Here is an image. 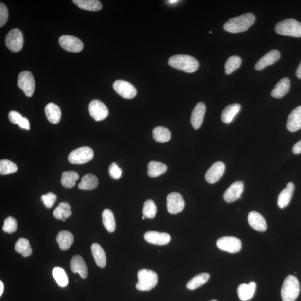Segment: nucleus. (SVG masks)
<instances>
[{"label":"nucleus","instance_id":"14","mask_svg":"<svg viewBox=\"0 0 301 301\" xmlns=\"http://www.w3.org/2000/svg\"><path fill=\"white\" fill-rule=\"evenodd\" d=\"M244 190V185L242 181H236L229 187L224 193L223 198L228 203H233L241 198Z\"/></svg>","mask_w":301,"mask_h":301},{"label":"nucleus","instance_id":"22","mask_svg":"<svg viewBox=\"0 0 301 301\" xmlns=\"http://www.w3.org/2000/svg\"><path fill=\"white\" fill-rule=\"evenodd\" d=\"M294 189V184L292 182H289L287 188L280 193L277 200V204L280 208L283 209L287 207L290 203Z\"/></svg>","mask_w":301,"mask_h":301},{"label":"nucleus","instance_id":"45","mask_svg":"<svg viewBox=\"0 0 301 301\" xmlns=\"http://www.w3.org/2000/svg\"><path fill=\"white\" fill-rule=\"evenodd\" d=\"M109 173L112 178L115 180H119L122 176L123 171L116 163H112L109 167Z\"/></svg>","mask_w":301,"mask_h":301},{"label":"nucleus","instance_id":"40","mask_svg":"<svg viewBox=\"0 0 301 301\" xmlns=\"http://www.w3.org/2000/svg\"><path fill=\"white\" fill-rule=\"evenodd\" d=\"M18 169L17 165L9 160L3 159L0 161V174L1 175L14 173L17 172Z\"/></svg>","mask_w":301,"mask_h":301},{"label":"nucleus","instance_id":"54","mask_svg":"<svg viewBox=\"0 0 301 301\" xmlns=\"http://www.w3.org/2000/svg\"><path fill=\"white\" fill-rule=\"evenodd\" d=\"M209 301H217V300H212Z\"/></svg>","mask_w":301,"mask_h":301},{"label":"nucleus","instance_id":"43","mask_svg":"<svg viewBox=\"0 0 301 301\" xmlns=\"http://www.w3.org/2000/svg\"><path fill=\"white\" fill-rule=\"evenodd\" d=\"M56 200V196L55 194L53 193H48L41 196V201L46 207L51 208L55 203Z\"/></svg>","mask_w":301,"mask_h":301},{"label":"nucleus","instance_id":"28","mask_svg":"<svg viewBox=\"0 0 301 301\" xmlns=\"http://www.w3.org/2000/svg\"><path fill=\"white\" fill-rule=\"evenodd\" d=\"M91 253H92L95 262L101 268H104L106 266V253L102 247L98 243H93L91 246Z\"/></svg>","mask_w":301,"mask_h":301},{"label":"nucleus","instance_id":"6","mask_svg":"<svg viewBox=\"0 0 301 301\" xmlns=\"http://www.w3.org/2000/svg\"><path fill=\"white\" fill-rule=\"evenodd\" d=\"M94 157V152L90 147H82L71 151L68 156V161L72 164H84L89 162Z\"/></svg>","mask_w":301,"mask_h":301},{"label":"nucleus","instance_id":"12","mask_svg":"<svg viewBox=\"0 0 301 301\" xmlns=\"http://www.w3.org/2000/svg\"><path fill=\"white\" fill-rule=\"evenodd\" d=\"M59 44L64 50L72 53L81 52L83 49L82 41L78 38L70 35H63L59 38Z\"/></svg>","mask_w":301,"mask_h":301},{"label":"nucleus","instance_id":"9","mask_svg":"<svg viewBox=\"0 0 301 301\" xmlns=\"http://www.w3.org/2000/svg\"><path fill=\"white\" fill-rule=\"evenodd\" d=\"M216 245L219 249L230 253H238L242 248L241 240L234 237L220 238L217 241Z\"/></svg>","mask_w":301,"mask_h":301},{"label":"nucleus","instance_id":"36","mask_svg":"<svg viewBox=\"0 0 301 301\" xmlns=\"http://www.w3.org/2000/svg\"><path fill=\"white\" fill-rule=\"evenodd\" d=\"M152 135L156 142L159 143L168 142L171 139V132L169 129L161 126L155 128Z\"/></svg>","mask_w":301,"mask_h":301},{"label":"nucleus","instance_id":"29","mask_svg":"<svg viewBox=\"0 0 301 301\" xmlns=\"http://www.w3.org/2000/svg\"><path fill=\"white\" fill-rule=\"evenodd\" d=\"M73 2L79 8L90 11H98L102 9V5L98 0H73Z\"/></svg>","mask_w":301,"mask_h":301},{"label":"nucleus","instance_id":"18","mask_svg":"<svg viewBox=\"0 0 301 301\" xmlns=\"http://www.w3.org/2000/svg\"><path fill=\"white\" fill-rule=\"evenodd\" d=\"M206 106L204 103L199 102L194 107L191 116V124L194 129H198L203 123Z\"/></svg>","mask_w":301,"mask_h":301},{"label":"nucleus","instance_id":"21","mask_svg":"<svg viewBox=\"0 0 301 301\" xmlns=\"http://www.w3.org/2000/svg\"><path fill=\"white\" fill-rule=\"evenodd\" d=\"M287 127L288 130L294 132L301 128V106H298L289 114Z\"/></svg>","mask_w":301,"mask_h":301},{"label":"nucleus","instance_id":"23","mask_svg":"<svg viewBox=\"0 0 301 301\" xmlns=\"http://www.w3.org/2000/svg\"><path fill=\"white\" fill-rule=\"evenodd\" d=\"M256 283L251 282L248 284L243 283L238 288V295L240 300L246 301L253 298L256 292Z\"/></svg>","mask_w":301,"mask_h":301},{"label":"nucleus","instance_id":"38","mask_svg":"<svg viewBox=\"0 0 301 301\" xmlns=\"http://www.w3.org/2000/svg\"><path fill=\"white\" fill-rule=\"evenodd\" d=\"M53 276L57 283L62 287H66L69 283L67 274L63 268L56 267L53 270Z\"/></svg>","mask_w":301,"mask_h":301},{"label":"nucleus","instance_id":"47","mask_svg":"<svg viewBox=\"0 0 301 301\" xmlns=\"http://www.w3.org/2000/svg\"><path fill=\"white\" fill-rule=\"evenodd\" d=\"M19 127L22 129H30V123L29 120L25 117H23L22 120L20 122V123L18 124Z\"/></svg>","mask_w":301,"mask_h":301},{"label":"nucleus","instance_id":"15","mask_svg":"<svg viewBox=\"0 0 301 301\" xmlns=\"http://www.w3.org/2000/svg\"><path fill=\"white\" fill-rule=\"evenodd\" d=\"M225 171V165L222 162L214 163L205 174V180L209 184H215L222 177Z\"/></svg>","mask_w":301,"mask_h":301},{"label":"nucleus","instance_id":"16","mask_svg":"<svg viewBox=\"0 0 301 301\" xmlns=\"http://www.w3.org/2000/svg\"><path fill=\"white\" fill-rule=\"evenodd\" d=\"M144 238L147 242L159 246L166 245L171 240L169 234L154 231H147Z\"/></svg>","mask_w":301,"mask_h":301},{"label":"nucleus","instance_id":"13","mask_svg":"<svg viewBox=\"0 0 301 301\" xmlns=\"http://www.w3.org/2000/svg\"><path fill=\"white\" fill-rule=\"evenodd\" d=\"M113 89L120 96L125 99H132L136 96L137 90L131 83L123 80H118L113 83Z\"/></svg>","mask_w":301,"mask_h":301},{"label":"nucleus","instance_id":"3","mask_svg":"<svg viewBox=\"0 0 301 301\" xmlns=\"http://www.w3.org/2000/svg\"><path fill=\"white\" fill-rule=\"evenodd\" d=\"M300 283L295 276L289 275L284 281L281 288V297L283 301H295L299 295Z\"/></svg>","mask_w":301,"mask_h":301},{"label":"nucleus","instance_id":"25","mask_svg":"<svg viewBox=\"0 0 301 301\" xmlns=\"http://www.w3.org/2000/svg\"><path fill=\"white\" fill-rule=\"evenodd\" d=\"M46 116L48 120L53 124H58L62 116V112L58 105L50 103L46 106L45 109Z\"/></svg>","mask_w":301,"mask_h":301},{"label":"nucleus","instance_id":"32","mask_svg":"<svg viewBox=\"0 0 301 301\" xmlns=\"http://www.w3.org/2000/svg\"><path fill=\"white\" fill-rule=\"evenodd\" d=\"M210 278V275L207 273L197 274L190 280L186 285V287L190 290H194L204 285Z\"/></svg>","mask_w":301,"mask_h":301},{"label":"nucleus","instance_id":"52","mask_svg":"<svg viewBox=\"0 0 301 301\" xmlns=\"http://www.w3.org/2000/svg\"><path fill=\"white\" fill-rule=\"evenodd\" d=\"M145 218H145V217H144V216H143L142 217V220H144V219H145Z\"/></svg>","mask_w":301,"mask_h":301},{"label":"nucleus","instance_id":"41","mask_svg":"<svg viewBox=\"0 0 301 301\" xmlns=\"http://www.w3.org/2000/svg\"><path fill=\"white\" fill-rule=\"evenodd\" d=\"M71 209L70 205L67 202H62L55 209L54 212H53V215L56 219L62 220L66 212L71 211Z\"/></svg>","mask_w":301,"mask_h":301},{"label":"nucleus","instance_id":"8","mask_svg":"<svg viewBox=\"0 0 301 301\" xmlns=\"http://www.w3.org/2000/svg\"><path fill=\"white\" fill-rule=\"evenodd\" d=\"M6 45L11 52H20L24 45V36L20 30H11L6 37Z\"/></svg>","mask_w":301,"mask_h":301},{"label":"nucleus","instance_id":"27","mask_svg":"<svg viewBox=\"0 0 301 301\" xmlns=\"http://www.w3.org/2000/svg\"><path fill=\"white\" fill-rule=\"evenodd\" d=\"M241 106L238 104L228 105L224 109L221 119L225 124H230L233 121L235 117L241 110Z\"/></svg>","mask_w":301,"mask_h":301},{"label":"nucleus","instance_id":"31","mask_svg":"<svg viewBox=\"0 0 301 301\" xmlns=\"http://www.w3.org/2000/svg\"><path fill=\"white\" fill-rule=\"evenodd\" d=\"M102 222L109 233H113L116 230V222L113 212L110 209H106L102 213Z\"/></svg>","mask_w":301,"mask_h":301},{"label":"nucleus","instance_id":"2","mask_svg":"<svg viewBox=\"0 0 301 301\" xmlns=\"http://www.w3.org/2000/svg\"><path fill=\"white\" fill-rule=\"evenodd\" d=\"M168 63L171 67L188 73H194L199 67V63L195 58L187 55L171 56L168 61Z\"/></svg>","mask_w":301,"mask_h":301},{"label":"nucleus","instance_id":"37","mask_svg":"<svg viewBox=\"0 0 301 301\" xmlns=\"http://www.w3.org/2000/svg\"><path fill=\"white\" fill-rule=\"evenodd\" d=\"M241 59L238 56H232L228 58L225 64V73L230 75L241 66Z\"/></svg>","mask_w":301,"mask_h":301},{"label":"nucleus","instance_id":"46","mask_svg":"<svg viewBox=\"0 0 301 301\" xmlns=\"http://www.w3.org/2000/svg\"><path fill=\"white\" fill-rule=\"evenodd\" d=\"M9 119L11 123L18 124L22 120L23 117L21 114L13 110L9 114Z\"/></svg>","mask_w":301,"mask_h":301},{"label":"nucleus","instance_id":"34","mask_svg":"<svg viewBox=\"0 0 301 301\" xmlns=\"http://www.w3.org/2000/svg\"><path fill=\"white\" fill-rule=\"evenodd\" d=\"M15 250L24 257L31 256L32 249L28 239L20 238L15 243Z\"/></svg>","mask_w":301,"mask_h":301},{"label":"nucleus","instance_id":"39","mask_svg":"<svg viewBox=\"0 0 301 301\" xmlns=\"http://www.w3.org/2000/svg\"><path fill=\"white\" fill-rule=\"evenodd\" d=\"M157 208L154 202L151 200H147L144 202L142 210L143 215L146 218L153 219L155 218Z\"/></svg>","mask_w":301,"mask_h":301},{"label":"nucleus","instance_id":"48","mask_svg":"<svg viewBox=\"0 0 301 301\" xmlns=\"http://www.w3.org/2000/svg\"><path fill=\"white\" fill-rule=\"evenodd\" d=\"M292 152L293 154H301V140L297 142L292 148Z\"/></svg>","mask_w":301,"mask_h":301},{"label":"nucleus","instance_id":"44","mask_svg":"<svg viewBox=\"0 0 301 301\" xmlns=\"http://www.w3.org/2000/svg\"><path fill=\"white\" fill-rule=\"evenodd\" d=\"M9 12L6 6L4 3H0V27L6 24L7 20H8Z\"/></svg>","mask_w":301,"mask_h":301},{"label":"nucleus","instance_id":"33","mask_svg":"<svg viewBox=\"0 0 301 301\" xmlns=\"http://www.w3.org/2000/svg\"><path fill=\"white\" fill-rule=\"evenodd\" d=\"M167 167L161 162L151 161L148 165V175L151 177H156L166 172Z\"/></svg>","mask_w":301,"mask_h":301},{"label":"nucleus","instance_id":"49","mask_svg":"<svg viewBox=\"0 0 301 301\" xmlns=\"http://www.w3.org/2000/svg\"><path fill=\"white\" fill-rule=\"evenodd\" d=\"M296 75L297 78L301 79V62L298 68H297V70L296 71Z\"/></svg>","mask_w":301,"mask_h":301},{"label":"nucleus","instance_id":"51","mask_svg":"<svg viewBox=\"0 0 301 301\" xmlns=\"http://www.w3.org/2000/svg\"><path fill=\"white\" fill-rule=\"evenodd\" d=\"M177 2H178L177 0H169V1H168V2L170 3H175Z\"/></svg>","mask_w":301,"mask_h":301},{"label":"nucleus","instance_id":"7","mask_svg":"<svg viewBox=\"0 0 301 301\" xmlns=\"http://www.w3.org/2000/svg\"><path fill=\"white\" fill-rule=\"evenodd\" d=\"M18 85L26 96H33L35 89V82L31 72L24 71L19 74Z\"/></svg>","mask_w":301,"mask_h":301},{"label":"nucleus","instance_id":"24","mask_svg":"<svg viewBox=\"0 0 301 301\" xmlns=\"http://www.w3.org/2000/svg\"><path fill=\"white\" fill-rule=\"evenodd\" d=\"M290 89V81L288 78L280 80L272 91L271 96L276 98H281L286 95Z\"/></svg>","mask_w":301,"mask_h":301},{"label":"nucleus","instance_id":"11","mask_svg":"<svg viewBox=\"0 0 301 301\" xmlns=\"http://www.w3.org/2000/svg\"><path fill=\"white\" fill-rule=\"evenodd\" d=\"M89 111L90 116L96 121H101L106 119L109 111L106 106L97 100L91 101L89 105Z\"/></svg>","mask_w":301,"mask_h":301},{"label":"nucleus","instance_id":"42","mask_svg":"<svg viewBox=\"0 0 301 301\" xmlns=\"http://www.w3.org/2000/svg\"><path fill=\"white\" fill-rule=\"evenodd\" d=\"M18 228L17 220L13 217H8L4 221L3 224V230L6 233L11 234L16 231Z\"/></svg>","mask_w":301,"mask_h":301},{"label":"nucleus","instance_id":"50","mask_svg":"<svg viewBox=\"0 0 301 301\" xmlns=\"http://www.w3.org/2000/svg\"><path fill=\"white\" fill-rule=\"evenodd\" d=\"M3 290H4V285L2 283V281H0V296H1L3 294Z\"/></svg>","mask_w":301,"mask_h":301},{"label":"nucleus","instance_id":"4","mask_svg":"<svg viewBox=\"0 0 301 301\" xmlns=\"http://www.w3.org/2000/svg\"><path fill=\"white\" fill-rule=\"evenodd\" d=\"M138 283L137 289L140 291H149L156 287L158 282L157 274L149 269H141L137 273Z\"/></svg>","mask_w":301,"mask_h":301},{"label":"nucleus","instance_id":"26","mask_svg":"<svg viewBox=\"0 0 301 301\" xmlns=\"http://www.w3.org/2000/svg\"><path fill=\"white\" fill-rule=\"evenodd\" d=\"M56 241L59 244L61 250H67L73 245L74 236L70 231H61L57 235Z\"/></svg>","mask_w":301,"mask_h":301},{"label":"nucleus","instance_id":"30","mask_svg":"<svg viewBox=\"0 0 301 301\" xmlns=\"http://www.w3.org/2000/svg\"><path fill=\"white\" fill-rule=\"evenodd\" d=\"M98 185V180L96 176L92 174H87L82 178L81 182L78 185V188L81 190H93Z\"/></svg>","mask_w":301,"mask_h":301},{"label":"nucleus","instance_id":"1","mask_svg":"<svg viewBox=\"0 0 301 301\" xmlns=\"http://www.w3.org/2000/svg\"><path fill=\"white\" fill-rule=\"evenodd\" d=\"M256 20L252 13H246L230 19L224 25V29L231 33H238L246 31Z\"/></svg>","mask_w":301,"mask_h":301},{"label":"nucleus","instance_id":"35","mask_svg":"<svg viewBox=\"0 0 301 301\" xmlns=\"http://www.w3.org/2000/svg\"><path fill=\"white\" fill-rule=\"evenodd\" d=\"M79 178V175L75 171H66L62 174L61 183L65 188H72L75 185L76 181Z\"/></svg>","mask_w":301,"mask_h":301},{"label":"nucleus","instance_id":"19","mask_svg":"<svg viewBox=\"0 0 301 301\" xmlns=\"http://www.w3.org/2000/svg\"><path fill=\"white\" fill-rule=\"evenodd\" d=\"M248 220L250 226L258 231L264 232L267 229V224L266 220L257 212L252 211L249 212Z\"/></svg>","mask_w":301,"mask_h":301},{"label":"nucleus","instance_id":"10","mask_svg":"<svg viewBox=\"0 0 301 301\" xmlns=\"http://www.w3.org/2000/svg\"><path fill=\"white\" fill-rule=\"evenodd\" d=\"M185 207V201L180 193H171L167 197V211L171 214L181 212Z\"/></svg>","mask_w":301,"mask_h":301},{"label":"nucleus","instance_id":"20","mask_svg":"<svg viewBox=\"0 0 301 301\" xmlns=\"http://www.w3.org/2000/svg\"><path fill=\"white\" fill-rule=\"evenodd\" d=\"M71 269L74 273H79L83 279L88 275V269L85 261L81 256L76 255L71 258L70 263Z\"/></svg>","mask_w":301,"mask_h":301},{"label":"nucleus","instance_id":"53","mask_svg":"<svg viewBox=\"0 0 301 301\" xmlns=\"http://www.w3.org/2000/svg\"><path fill=\"white\" fill-rule=\"evenodd\" d=\"M62 220L63 221V222H65V221H66V218H63Z\"/></svg>","mask_w":301,"mask_h":301},{"label":"nucleus","instance_id":"5","mask_svg":"<svg viewBox=\"0 0 301 301\" xmlns=\"http://www.w3.org/2000/svg\"><path fill=\"white\" fill-rule=\"evenodd\" d=\"M275 31L281 35L301 37V23L295 19H287L278 23Z\"/></svg>","mask_w":301,"mask_h":301},{"label":"nucleus","instance_id":"17","mask_svg":"<svg viewBox=\"0 0 301 301\" xmlns=\"http://www.w3.org/2000/svg\"><path fill=\"white\" fill-rule=\"evenodd\" d=\"M280 53L277 50H272L266 53L255 65L257 71H261L265 67L276 63L280 58Z\"/></svg>","mask_w":301,"mask_h":301}]
</instances>
